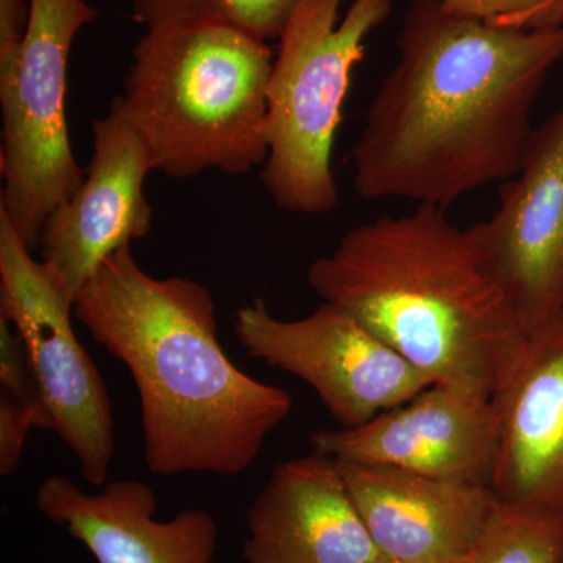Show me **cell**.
Instances as JSON below:
<instances>
[{
  "mask_svg": "<svg viewBox=\"0 0 563 563\" xmlns=\"http://www.w3.org/2000/svg\"><path fill=\"white\" fill-rule=\"evenodd\" d=\"M398 51L352 150L357 195L448 209L512 179L533 103L563 60V27L507 31L413 0Z\"/></svg>",
  "mask_w": 563,
  "mask_h": 563,
  "instance_id": "6da1fadb",
  "label": "cell"
},
{
  "mask_svg": "<svg viewBox=\"0 0 563 563\" xmlns=\"http://www.w3.org/2000/svg\"><path fill=\"white\" fill-rule=\"evenodd\" d=\"M74 317L131 373L144 462L157 476H239L291 412L287 391L254 379L225 354L209 288L151 276L132 243L85 282Z\"/></svg>",
  "mask_w": 563,
  "mask_h": 563,
  "instance_id": "7a4b0ae2",
  "label": "cell"
},
{
  "mask_svg": "<svg viewBox=\"0 0 563 563\" xmlns=\"http://www.w3.org/2000/svg\"><path fill=\"white\" fill-rule=\"evenodd\" d=\"M307 282L432 385L492 398L528 339L468 229L442 207L355 225L310 265Z\"/></svg>",
  "mask_w": 563,
  "mask_h": 563,
  "instance_id": "3957f363",
  "label": "cell"
},
{
  "mask_svg": "<svg viewBox=\"0 0 563 563\" xmlns=\"http://www.w3.org/2000/svg\"><path fill=\"white\" fill-rule=\"evenodd\" d=\"M268 43L221 25L146 31L111 107L150 147L157 172L243 176L266 161Z\"/></svg>",
  "mask_w": 563,
  "mask_h": 563,
  "instance_id": "277c9868",
  "label": "cell"
},
{
  "mask_svg": "<svg viewBox=\"0 0 563 563\" xmlns=\"http://www.w3.org/2000/svg\"><path fill=\"white\" fill-rule=\"evenodd\" d=\"M303 0L279 38L266 87V161L261 179L277 209L320 217L336 209V132L365 40L393 0Z\"/></svg>",
  "mask_w": 563,
  "mask_h": 563,
  "instance_id": "5b68a950",
  "label": "cell"
},
{
  "mask_svg": "<svg viewBox=\"0 0 563 563\" xmlns=\"http://www.w3.org/2000/svg\"><path fill=\"white\" fill-rule=\"evenodd\" d=\"M29 5L20 60L0 77V211L35 252L44 222L79 191L87 173L74 155L66 118L69 55L81 29L101 11L85 0H29Z\"/></svg>",
  "mask_w": 563,
  "mask_h": 563,
  "instance_id": "8992f818",
  "label": "cell"
},
{
  "mask_svg": "<svg viewBox=\"0 0 563 563\" xmlns=\"http://www.w3.org/2000/svg\"><path fill=\"white\" fill-rule=\"evenodd\" d=\"M0 313L20 333L52 432L79 463L92 487L109 483L114 454L110 393L81 346L74 303L0 211Z\"/></svg>",
  "mask_w": 563,
  "mask_h": 563,
  "instance_id": "52a82bcc",
  "label": "cell"
},
{
  "mask_svg": "<svg viewBox=\"0 0 563 563\" xmlns=\"http://www.w3.org/2000/svg\"><path fill=\"white\" fill-rule=\"evenodd\" d=\"M233 333L251 357L313 388L340 428H358L410 401L432 383L339 307L301 320L274 317L262 298L233 314Z\"/></svg>",
  "mask_w": 563,
  "mask_h": 563,
  "instance_id": "ba28073f",
  "label": "cell"
},
{
  "mask_svg": "<svg viewBox=\"0 0 563 563\" xmlns=\"http://www.w3.org/2000/svg\"><path fill=\"white\" fill-rule=\"evenodd\" d=\"M468 231L526 332L563 312V107L533 129L495 213Z\"/></svg>",
  "mask_w": 563,
  "mask_h": 563,
  "instance_id": "9c48e42d",
  "label": "cell"
},
{
  "mask_svg": "<svg viewBox=\"0 0 563 563\" xmlns=\"http://www.w3.org/2000/svg\"><path fill=\"white\" fill-rule=\"evenodd\" d=\"M310 444L339 462L492 487L498 420L492 398L431 385L358 428L313 432Z\"/></svg>",
  "mask_w": 563,
  "mask_h": 563,
  "instance_id": "30bf717a",
  "label": "cell"
},
{
  "mask_svg": "<svg viewBox=\"0 0 563 563\" xmlns=\"http://www.w3.org/2000/svg\"><path fill=\"white\" fill-rule=\"evenodd\" d=\"M92 155L79 191L57 207L40 236V261L70 302L103 261L151 232L144 181L155 172L150 147L110 107L92 121Z\"/></svg>",
  "mask_w": 563,
  "mask_h": 563,
  "instance_id": "8fae6325",
  "label": "cell"
},
{
  "mask_svg": "<svg viewBox=\"0 0 563 563\" xmlns=\"http://www.w3.org/2000/svg\"><path fill=\"white\" fill-rule=\"evenodd\" d=\"M499 501L563 517V312L528 333L492 395Z\"/></svg>",
  "mask_w": 563,
  "mask_h": 563,
  "instance_id": "7c38bea8",
  "label": "cell"
},
{
  "mask_svg": "<svg viewBox=\"0 0 563 563\" xmlns=\"http://www.w3.org/2000/svg\"><path fill=\"white\" fill-rule=\"evenodd\" d=\"M336 463L380 555L402 563H473L498 503L492 487Z\"/></svg>",
  "mask_w": 563,
  "mask_h": 563,
  "instance_id": "4fadbf2b",
  "label": "cell"
},
{
  "mask_svg": "<svg viewBox=\"0 0 563 563\" xmlns=\"http://www.w3.org/2000/svg\"><path fill=\"white\" fill-rule=\"evenodd\" d=\"M246 563H374L380 558L329 455L277 463L246 515Z\"/></svg>",
  "mask_w": 563,
  "mask_h": 563,
  "instance_id": "5bb4252c",
  "label": "cell"
},
{
  "mask_svg": "<svg viewBox=\"0 0 563 563\" xmlns=\"http://www.w3.org/2000/svg\"><path fill=\"white\" fill-rule=\"evenodd\" d=\"M36 507L96 563H213L217 554L218 526L207 510L158 520L157 495L141 481H111L88 493L68 476L52 474L36 490Z\"/></svg>",
  "mask_w": 563,
  "mask_h": 563,
  "instance_id": "9a60e30c",
  "label": "cell"
},
{
  "mask_svg": "<svg viewBox=\"0 0 563 563\" xmlns=\"http://www.w3.org/2000/svg\"><path fill=\"white\" fill-rule=\"evenodd\" d=\"M146 31L176 25H221L254 38L279 41L303 0H129Z\"/></svg>",
  "mask_w": 563,
  "mask_h": 563,
  "instance_id": "2e32d148",
  "label": "cell"
},
{
  "mask_svg": "<svg viewBox=\"0 0 563 563\" xmlns=\"http://www.w3.org/2000/svg\"><path fill=\"white\" fill-rule=\"evenodd\" d=\"M473 563H563V517L498 499Z\"/></svg>",
  "mask_w": 563,
  "mask_h": 563,
  "instance_id": "e0dca14e",
  "label": "cell"
},
{
  "mask_svg": "<svg viewBox=\"0 0 563 563\" xmlns=\"http://www.w3.org/2000/svg\"><path fill=\"white\" fill-rule=\"evenodd\" d=\"M440 3L453 16L507 31L563 27V0H440Z\"/></svg>",
  "mask_w": 563,
  "mask_h": 563,
  "instance_id": "ac0fdd59",
  "label": "cell"
},
{
  "mask_svg": "<svg viewBox=\"0 0 563 563\" xmlns=\"http://www.w3.org/2000/svg\"><path fill=\"white\" fill-rule=\"evenodd\" d=\"M32 429L52 431L49 415L40 402H22L0 391V474L9 477L21 462Z\"/></svg>",
  "mask_w": 563,
  "mask_h": 563,
  "instance_id": "d6986e66",
  "label": "cell"
},
{
  "mask_svg": "<svg viewBox=\"0 0 563 563\" xmlns=\"http://www.w3.org/2000/svg\"><path fill=\"white\" fill-rule=\"evenodd\" d=\"M0 387L2 393L22 402H40L38 385L20 333L9 318L0 313Z\"/></svg>",
  "mask_w": 563,
  "mask_h": 563,
  "instance_id": "ffe728a7",
  "label": "cell"
},
{
  "mask_svg": "<svg viewBox=\"0 0 563 563\" xmlns=\"http://www.w3.org/2000/svg\"><path fill=\"white\" fill-rule=\"evenodd\" d=\"M31 5L25 0H0V77L16 68L27 35Z\"/></svg>",
  "mask_w": 563,
  "mask_h": 563,
  "instance_id": "44dd1931",
  "label": "cell"
},
{
  "mask_svg": "<svg viewBox=\"0 0 563 563\" xmlns=\"http://www.w3.org/2000/svg\"><path fill=\"white\" fill-rule=\"evenodd\" d=\"M374 563H402V562L393 561V559L384 558V555H380V558L377 559V561Z\"/></svg>",
  "mask_w": 563,
  "mask_h": 563,
  "instance_id": "7402d4cb",
  "label": "cell"
}]
</instances>
